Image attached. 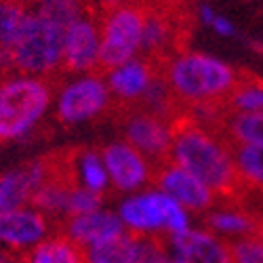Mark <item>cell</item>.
<instances>
[{
	"mask_svg": "<svg viewBox=\"0 0 263 263\" xmlns=\"http://www.w3.org/2000/svg\"><path fill=\"white\" fill-rule=\"evenodd\" d=\"M147 9H175V7H183L190 5L194 0H141Z\"/></svg>",
	"mask_w": 263,
	"mask_h": 263,
	"instance_id": "f1b7e54d",
	"label": "cell"
},
{
	"mask_svg": "<svg viewBox=\"0 0 263 263\" xmlns=\"http://www.w3.org/2000/svg\"><path fill=\"white\" fill-rule=\"evenodd\" d=\"M99 3H101V9H105V7H112V5L124 3V0H99Z\"/></svg>",
	"mask_w": 263,
	"mask_h": 263,
	"instance_id": "1f68e13d",
	"label": "cell"
},
{
	"mask_svg": "<svg viewBox=\"0 0 263 263\" xmlns=\"http://www.w3.org/2000/svg\"><path fill=\"white\" fill-rule=\"evenodd\" d=\"M168 160L198 177L219 202H245L249 190L238 175L230 143L192 120L185 112L173 124Z\"/></svg>",
	"mask_w": 263,
	"mask_h": 263,
	"instance_id": "6da1fadb",
	"label": "cell"
},
{
	"mask_svg": "<svg viewBox=\"0 0 263 263\" xmlns=\"http://www.w3.org/2000/svg\"><path fill=\"white\" fill-rule=\"evenodd\" d=\"M147 7L141 0L101 9L99 19V72L112 70L116 65L139 57Z\"/></svg>",
	"mask_w": 263,
	"mask_h": 263,
	"instance_id": "5b68a950",
	"label": "cell"
},
{
	"mask_svg": "<svg viewBox=\"0 0 263 263\" xmlns=\"http://www.w3.org/2000/svg\"><path fill=\"white\" fill-rule=\"evenodd\" d=\"M53 230H57V226L32 204L0 213V242L19 253L30 251L38 242L47 240Z\"/></svg>",
	"mask_w": 263,
	"mask_h": 263,
	"instance_id": "5bb4252c",
	"label": "cell"
},
{
	"mask_svg": "<svg viewBox=\"0 0 263 263\" xmlns=\"http://www.w3.org/2000/svg\"><path fill=\"white\" fill-rule=\"evenodd\" d=\"M13 3L21 5V7H26V9H34L38 5V0H13Z\"/></svg>",
	"mask_w": 263,
	"mask_h": 263,
	"instance_id": "4dcf8cb0",
	"label": "cell"
},
{
	"mask_svg": "<svg viewBox=\"0 0 263 263\" xmlns=\"http://www.w3.org/2000/svg\"><path fill=\"white\" fill-rule=\"evenodd\" d=\"M28 13L30 9L13 3V0H0V49H13Z\"/></svg>",
	"mask_w": 263,
	"mask_h": 263,
	"instance_id": "cb8c5ba5",
	"label": "cell"
},
{
	"mask_svg": "<svg viewBox=\"0 0 263 263\" xmlns=\"http://www.w3.org/2000/svg\"><path fill=\"white\" fill-rule=\"evenodd\" d=\"M118 118L122 139L128 141L135 149H139L152 164L158 166L168 160L175 120L152 114L141 107L120 109Z\"/></svg>",
	"mask_w": 263,
	"mask_h": 263,
	"instance_id": "ba28073f",
	"label": "cell"
},
{
	"mask_svg": "<svg viewBox=\"0 0 263 263\" xmlns=\"http://www.w3.org/2000/svg\"><path fill=\"white\" fill-rule=\"evenodd\" d=\"M204 226L209 232L219 236H236L242 238L255 232L263 230V219L255 215L251 209H247L245 202H217L206 215Z\"/></svg>",
	"mask_w": 263,
	"mask_h": 263,
	"instance_id": "e0dca14e",
	"label": "cell"
},
{
	"mask_svg": "<svg viewBox=\"0 0 263 263\" xmlns=\"http://www.w3.org/2000/svg\"><path fill=\"white\" fill-rule=\"evenodd\" d=\"M24 253V251H21ZM21 253L19 251H5L0 249V263H21Z\"/></svg>",
	"mask_w": 263,
	"mask_h": 263,
	"instance_id": "f546056e",
	"label": "cell"
},
{
	"mask_svg": "<svg viewBox=\"0 0 263 263\" xmlns=\"http://www.w3.org/2000/svg\"><path fill=\"white\" fill-rule=\"evenodd\" d=\"M118 215L126 230L135 234L173 236L190 230L187 211L160 190H147L126 198Z\"/></svg>",
	"mask_w": 263,
	"mask_h": 263,
	"instance_id": "52a82bcc",
	"label": "cell"
},
{
	"mask_svg": "<svg viewBox=\"0 0 263 263\" xmlns=\"http://www.w3.org/2000/svg\"><path fill=\"white\" fill-rule=\"evenodd\" d=\"M63 30L61 24L30 9L21 34L11 49L15 72L49 80L61 74Z\"/></svg>",
	"mask_w": 263,
	"mask_h": 263,
	"instance_id": "277c9868",
	"label": "cell"
},
{
	"mask_svg": "<svg viewBox=\"0 0 263 263\" xmlns=\"http://www.w3.org/2000/svg\"><path fill=\"white\" fill-rule=\"evenodd\" d=\"M51 177V156L28 160L0 173V213L28 206L36 190Z\"/></svg>",
	"mask_w": 263,
	"mask_h": 263,
	"instance_id": "4fadbf2b",
	"label": "cell"
},
{
	"mask_svg": "<svg viewBox=\"0 0 263 263\" xmlns=\"http://www.w3.org/2000/svg\"><path fill=\"white\" fill-rule=\"evenodd\" d=\"M152 183L175 202H179L187 213H209L219 202L217 196L198 177L171 160L156 166Z\"/></svg>",
	"mask_w": 263,
	"mask_h": 263,
	"instance_id": "8fae6325",
	"label": "cell"
},
{
	"mask_svg": "<svg viewBox=\"0 0 263 263\" xmlns=\"http://www.w3.org/2000/svg\"><path fill=\"white\" fill-rule=\"evenodd\" d=\"M53 112L59 124L80 126L114 112V99L103 72L76 74L55 89Z\"/></svg>",
	"mask_w": 263,
	"mask_h": 263,
	"instance_id": "8992f818",
	"label": "cell"
},
{
	"mask_svg": "<svg viewBox=\"0 0 263 263\" xmlns=\"http://www.w3.org/2000/svg\"><path fill=\"white\" fill-rule=\"evenodd\" d=\"M124 230L126 228H124L118 213L101 211V209L72 217V219H65V221L59 226V232L68 234L72 240H76V242L82 247H89V245L105 240L109 236H116Z\"/></svg>",
	"mask_w": 263,
	"mask_h": 263,
	"instance_id": "2e32d148",
	"label": "cell"
},
{
	"mask_svg": "<svg viewBox=\"0 0 263 263\" xmlns=\"http://www.w3.org/2000/svg\"><path fill=\"white\" fill-rule=\"evenodd\" d=\"M160 72L183 112L196 105L223 103L242 76V68L190 49L166 59Z\"/></svg>",
	"mask_w": 263,
	"mask_h": 263,
	"instance_id": "7a4b0ae2",
	"label": "cell"
},
{
	"mask_svg": "<svg viewBox=\"0 0 263 263\" xmlns=\"http://www.w3.org/2000/svg\"><path fill=\"white\" fill-rule=\"evenodd\" d=\"M228 245L234 263H263V230L236 238Z\"/></svg>",
	"mask_w": 263,
	"mask_h": 263,
	"instance_id": "484cf974",
	"label": "cell"
},
{
	"mask_svg": "<svg viewBox=\"0 0 263 263\" xmlns=\"http://www.w3.org/2000/svg\"><path fill=\"white\" fill-rule=\"evenodd\" d=\"M53 80L13 72L0 80V143L30 137L53 109Z\"/></svg>",
	"mask_w": 263,
	"mask_h": 263,
	"instance_id": "3957f363",
	"label": "cell"
},
{
	"mask_svg": "<svg viewBox=\"0 0 263 263\" xmlns=\"http://www.w3.org/2000/svg\"><path fill=\"white\" fill-rule=\"evenodd\" d=\"M101 200H103V196L86 190L82 185H76L68 196V211H65V219H72V217H78V215L101 209Z\"/></svg>",
	"mask_w": 263,
	"mask_h": 263,
	"instance_id": "4316f807",
	"label": "cell"
},
{
	"mask_svg": "<svg viewBox=\"0 0 263 263\" xmlns=\"http://www.w3.org/2000/svg\"><path fill=\"white\" fill-rule=\"evenodd\" d=\"M160 68L162 65L139 55L116 65L112 70H105L103 76L114 99V112L135 107L147 93L154 78L160 74Z\"/></svg>",
	"mask_w": 263,
	"mask_h": 263,
	"instance_id": "7c38bea8",
	"label": "cell"
},
{
	"mask_svg": "<svg viewBox=\"0 0 263 263\" xmlns=\"http://www.w3.org/2000/svg\"><path fill=\"white\" fill-rule=\"evenodd\" d=\"M74 173L78 185L103 196L109 187V177L101 158V149L82 147L74 149Z\"/></svg>",
	"mask_w": 263,
	"mask_h": 263,
	"instance_id": "ffe728a7",
	"label": "cell"
},
{
	"mask_svg": "<svg viewBox=\"0 0 263 263\" xmlns=\"http://www.w3.org/2000/svg\"><path fill=\"white\" fill-rule=\"evenodd\" d=\"M221 137L228 143H249V145H263V109L257 112H242L230 114Z\"/></svg>",
	"mask_w": 263,
	"mask_h": 263,
	"instance_id": "603a6c76",
	"label": "cell"
},
{
	"mask_svg": "<svg viewBox=\"0 0 263 263\" xmlns=\"http://www.w3.org/2000/svg\"><path fill=\"white\" fill-rule=\"evenodd\" d=\"M99 72V19L84 13L63 30L61 74Z\"/></svg>",
	"mask_w": 263,
	"mask_h": 263,
	"instance_id": "9c48e42d",
	"label": "cell"
},
{
	"mask_svg": "<svg viewBox=\"0 0 263 263\" xmlns=\"http://www.w3.org/2000/svg\"><path fill=\"white\" fill-rule=\"evenodd\" d=\"M198 13H200L204 24H209L217 34H221V36H234L236 34V28L230 24V21L226 17H221V15H217L209 5H202L198 9Z\"/></svg>",
	"mask_w": 263,
	"mask_h": 263,
	"instance_id": "83f0119b",
	"label": "cell"
},
{
	"mask_svg": "<svg viewBox=\"0 0 263 263\" xmlns=\"http://www.w3.org/2000/svg\"><path fill=\"white\" fill-rule=\"evenodd\" d=\"M232 156L242 179L245 187L263 196V145H249V143H230Z\"/></svg>",
	"mask_w": 263,
	"mask_h": 263,
	"instance_id": "7402d4cb",
	"label": "cell"
},
{
	"mask_svg": "<svg viewBox=\"0 0 263 263\" xmlns=\"http://www.w3.org/2000/svg\"><path fill=\"white\" fill-rule=\"evenodd\" d=\"M89 263H143L141 259V234L124 230L99 242L84 247Z\"/></svg>",
	"mask_w": 263,
	"mask_h": 263,
	"instance_id": "ac0fdd59",
	"label": "cell"
},
{
	"mask_svg": "<svg viewBox=\"0 0 263 263\" xmlns=\"http://www.w3.org/2000/svg\"><path fill=\"white\" fill-rule=\"evenodd\" d=\"M101 158L109 177V185L118 192H137L152 183L156 166L128 141L116 139L101 147Z\"/></svg>",
	"mask_w": 263,
	"mask_h": 263,
	"instance_id": "30bf717a",
	"label": "cell"
},
{
	"mask_svg": "<svg viewBox=\"0 0 263 263\" xmlns=\"http://www.w3.org/2000/svg\"><path fill=\"white\" fill-rule=\"evenodd\" d=\"M168 263H234L230 245L213 232L185 230L168 236Z\"/></svg>",
	"mask_w": 263,
	"mask_h": 263,
	"instance_id": "9a60e30c",
	"label": "cell"
},
{
	"mask_svg": "<svg viewBox=\"0 0 263 263\" xmlns=\"http://www.w3.org/2000/svg\"><path fill=\"white\" fill-rule=\"evenodd\" d=\"M34 11L57 21V24H61L63 28L86 13L82 0H38Z\"/></svg>",
	"mask_w": 263,
	"mask_h": 263,
	"instance_id": "d4e9b609",
	"label": "cell"
},
{
	"mask_svg": "<svg viewBox=\"0 0 263 263\" xmlns=\"http://www.w3.org/2000/svg\"><path fill=\"white\" fill-rule=\"evenodd\" d=\"M223 107L228 114H242V112H257L263 109V76L242 68L234 91L226 97Z\"/></svg>",
	"mask_w": 263,
	"mask_h": 263,
	"instance_id": "44dd1931",
	"label": "cell"
},
{
	"mask_svg": "<svg viewBox=\"0 0 263 263\" xmlns=\"http://www.w3.org/2000/svg\"><path fill=\"white\" fill-rule=\"evenodd\" d=\"M21 263H89L86 251L68 234L55 232L30 251L21 253Z\"/></svg>",
	"mask_w": 263,
	"mask_h": 263,
	"instance_id": "d6986e66",
	"label": "cell"
}]
</instances>
